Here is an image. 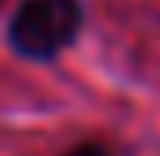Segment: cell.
Returning a JSON list of instances; mask_svg holds the SVG:
<instances>
[{
	"label": "cell",
	"mask_w": 160,
	"mask_h": 156,
	"mask_svg": "<svg viewBox=\"0 0 160 156\" xmlns=\"http://www.w3.org/2000/svg\"><path fill=\"white\" fill-rule=\"evenodd\" d=\"M82 26L78 0H22L8 19V45L22 60H56Z\"/></svg>",
	"instance_id": "cell-1"
},
{
	"label": "cell",
	"mask_w": 160,
	"mask_h": 156,
	"mask_svg": "<svg viewBox=\"0 0 160 156\" xmlns=\"http://www.w3.org/2000/svg\"><path fill=\"white\" fill-rule=\"evenodd\" d=\"M63 156H108L104 145H97V141H86V145H75V149H67Z\"/></svg>",
	"instance_id": "cell-2"
},
{
	"label": "cell",
	"mask_w": 160,
	"mask_h": 156,
	"mask_svg": "<svg viewBox=\"0 0 160 156\" xmlns=\"http://www.w3.org/2000/svg\"><path fill=\"white\" fill-rule=\"evenodd\" d=\"M0 4H4V0H0Z\"/></svg>",
	"instance_id": "cell-3"
}]
</instances>
